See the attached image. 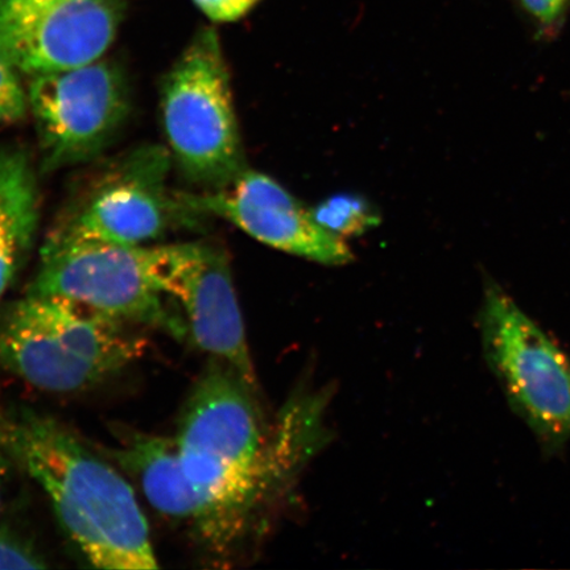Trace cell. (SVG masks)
I'll return each instance as SVG.
<instances>
[{"mask_svg": "<svg viewBox=\"0 0 570 570\" xmlns=\"http://www.w3.org/2000/svg\"><path fill=\"white\" fill-rule=\"evenodd\" d=\"M26 92L45 173L96 160L130 117L126 75L104 57L87 66L30 77Z\"/></svg>", "mask_w": 570, "mask_h": 570, "instance_id": "cell-6", "label": "cell"}, {"mask_svg": "<svg viewBox=\"0 0 570 570\" xmlns=\"http://www.w3.org/2000/svg\"><path fill=\"white\" fill-rule=\"evenodd\" d=\"M520 2L541 24L550 26L560 18L569 0H520Z\"/></svg>", "mask_w": 570, "mask_h": 570, "instance_id": "cell-18", "label": "cell"}, {"mask_svg": "<svg viewBox=\"0 0 570 570\" xmlns=\"http://www.w3.org/2000/svg\"><path fill=\"white\" fill-rule=\"evenodd\" d=\"M116 444L106 449L124 473L131 475L151 508L196 534L202 510L184 473L176 439L117 428Z\"/></svg>", "mask_w": 570, "mask_h": 570, "instance_id": "cell-12", "label": "cell"}, {"mask_svg": "<svg viewBox=\"0 0 570 570\" xmlns=\"http://www.w3.org/2000/svg\"><path fill=\"white\" fill-rule=\"evenodd\" d=\"M256 390L212 360L175 434L202 510L195 539L223 560L266 533L327 439V391H296L268 417Z\"/></svg>", "mask_w": 570, "mask_h": 570, "instance_id": "cell-1", "label": "cell"}, {"mask_svg": "<svg viewBox=\"0 0 570 570\" xmlns=\"http://www.w3.org/2000/svg\"><path fill=\"white\" fill-rule=\"evenodd\" d=\"M160 110L173 161L198 190L224 188L245 173L230 73L213 28L199 31L169 69Z\"/></svg>", "mask_w": 570, "mask_h": 570, "instance_id": "cell-4", "label": "cell"}, {"mask_svg": "<svg viewBox=\"0 0 570 570\" xmlns=\"http://www.w3.org/2000/svg\"><path fill=\"white\" fill-rule=\"evenodd\" d=\"M141 330L67 297L26 294L0 312V366L40 391L75 394L139 361Z\"/></svg>", "mask_w": 570, "mask_h": 570, "instance_id": "cell-3", "label": "cell"}, {"mask_svg": "<svg viewBox=\"0 0 570 570\" xmlns=\"http://www.w3.org/2000/svg\"><path fill=\"white\" fill-rule=\"evenodd\" d=\"M160 281L191 344L258 387L230 262L223 248L203 242L161 245Z\"/></svg>", "mask_w": 570, "mask_h": 570, "instance_id": "cell-10", "label": "cell"}, {"mask_svg": "<svg viewBox=\"0 0 570 570\" xmlns=\"http://www.w3.org/2000/svg\"><path fill=\"white\" fill-rule=\"evenodd\" d=\"M13 466H16V462H13L11 453L4 444L2 434H0V511H2L4 491Z\"/></svg>", "mask_w": 570, "mask_h": 570, "instance_id": "cell-19", "label": "cell"}, {"mask_svg": "<svg viewBox=\"0 0 570 570\" xmlns=\"http://www.w3.org/2000/svg\"><path fill=\"white\" fill-rule=\"evenodd\" d=\"M160 267L161 245L47 238L27 294L67 297L142 330L188 340L187 326L164 294Z\"/></svg>", "mask_w": 570, "mask_h": 570, "instance_id": "cell-5", "label": "cell"}, {"mask_svg": "<svg viewBox=\"0 0 570 570\" xmlns=\"http://www.w3.org/2000/svg\"><path fill=\"white\" fill-rule=\"evenodd\" d=\"M126 0H0V57L27 78L102 59Z\"/></svg>", "mask_w": 570, "mask_h": 570, "instance_id": "cell-9", "label": "cell"}, {"mask_svg": "<svg viewBox=\"0 0 570 570\" xmlns=\"http://www.w3.org/2000/svg\"><path fill=\"white\" fill-rule=\"evenodd\" d=\"M313 217L325 230L345 239L380 225V214L365 198L355 195H337L325 199L312 209Z\"/></svg>", "mask_w": 570, "mask_h": 570, "instance_id": "cell-14", "label": "cell"}, {"mask_svg": "<svg viewBox=\"0 0 570 570\" xmlns=\"http://www.w3.org/2000/svg\"><path fill=\"white\" fill-rule=\"evenodd\" d=\"M173 164L166 147L132 149L88 185L47 238L156 245L175 220L190 218L169 191Z\"/></svg>", "mask_w": 570, "mask_h": 570, "instance_id": "cell-8", "label": "cell"}, {"mask_svg": "<svg viewBox=\"0 0 570 570\" xmlns=\"http://www.w3.org/2000/svg\"><path fill=\"white\" fill-rule=\"evenodd\" d=\"M484 354L511 407L548 448L570 439V363L509 295L489 287L481 312Z\"/></svg>", "mask_w": 570, "mask_h": 570, "instance_id": "cell-7", "label": "cell"}, {"mask_svg": "<svg viewBox=\"0 0 570 570\" xmlns=\"http://www.w3.org/2000/svg\"><path fill=\"white\" fill-rule=\"evenodd\" d=\"M39 220V185L30 154L18 145L0 147V301L31 254Z\"/></svg>", "mask_w": 570, "mask_h": 570, "instance_id": "cell-13", "label": "cell"}, {"mask_svg": "<svg viewBox=\"0 0 570 570\" xmlns=\"http://www.w3.org/2000/svg\"><path fill=\"white\" fill-rule=\"evenodd\" d=\"M176 195L190 217L224 219L281 252L325 266H342L353 259L345 239L325 230L312 209L273 177L256 170L247 168L220 189Z\"/></svg>", "mask_w": 570, "mask_h": 570, "instance_id": "cell-11", "label": "cell"}, {"mask_svg": "<svg viewBox=\"0 0 570 570\" xmlns=\"http://www.w3.org/2000/svg\"><path fill=\"white\" fill-rule=\"evenodd\" d=\"M45 556L11 525H0V570L46 569Z\"/></svg>", "mask_w": 570, "mask_h": 570, "instance_id": "cell-15", "label": "cell"}, {"mask_svg": "<svg viewBox=\"0 0 570 570\" xmlns=\"http://www.w3.org/2000/svg\"><path fill=\"white\" fill-rule=\"evenodd\" d=\"M27 116L26 87L18 71L0 57V124H18Z\"/></svg>", "mask_w": 570, "mask_h": 570, "instance_id": "cell-16", "label": "cell"}, {"mask_svg": "<svg viewBox=\"0 0 570 570\" xmlns=\"http://www.w3.org/2000/svg\"><path fill=\"white\" fill-rule=\"evenodd\" d=\"M198 10L216 23H232L247 16L261 0H194Z\"/></svg>", "mask_w": 570, "mask_h": 570, "instance_id": "cell-17", "label": "cell"}, {"mask_svg": "<svg viewBox=\"0 0 570 570\" xmlns=\"http://www.w3.org/2000/svg\"><path fill=\"white\" fill-rule=\"evenodd\" d=\"M0 434L16 466L46 494L57 522L91 567H159L131 483L96 449L59 420L28 407L0 412Z\"/></svg>", "mask_w": 570, "mask_h": 570, "instance_id": "cell-2", "label": "cell"}]
</instances>
